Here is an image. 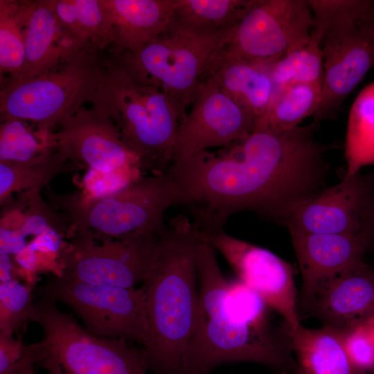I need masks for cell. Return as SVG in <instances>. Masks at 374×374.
<instances>
[{"label": "cell", "instance_id": "cell-15", "mask_svg": "<svg viewBox=\"0 0 374 374\" xmlns=\"http://www.w3.org/2000/svg\"><path fill=\"white\" fill-rule=\"evenodd\" d=\"M373 193V175H345L339 184L301 204L283 224L290 232L359 234Z\"/></svg>", "mask_w": 374, "mask_h": 374}, {"label": "cell", "instance_id": "cell-27", "mask_svg": "<svg viewBox=\"0 0 374 374\" xmlns=\"http://www.w3.org/2000/svg\"><path fill=\"white\" fill-rule=\"evenodd\" d=\"M345 175L374 165V81L358 94L350 109L346 141Z\"/></svg>", "mask_w": 374, "mask_h": 374}, {"label": "cell", "instance_id": "cell-16", "mask_svg": "<svg viewBox=\"0 0 374 374\" xmlns=\"http://www.w3.org/2000/svg\"><path fill=\"white\" fill-rule=\"evenodd\" d=\"M53 136L56 149L80 169L107 174L130 167L140 168L138 158L115 127L93 108L81 109L62 123Z\"/></svg>", "mask_w": 374, "mask_h": 374}, {"label": "cell", "instance_id": "cell-25", "mask_svg": "<svg viewBox=\"0 0 374 374\" xmlns=\"http://www.w3.org/2000/svg\"><path fill=\"white\" fill-rule=\"evenodd\" d=\"M253 0H176L171 25L198 33L231 29Z\"/></svg>", "mask_w": 374, "mask_h": 374}, {"label": "cell", "instance_id": "cell-13", "mask_svg": "<svg viewBox=\"0 0 374 374\" xmlns=\"http://www.w3.org/2000/svg\"><path fill=\"white\" fill-rule=\"evenodd\" d=\"M324 74L314 121L336 118L347 96L374 66V27L361 23L330 30L321 43Z\"/></svg>", "mask_w": 374, "mask_h": 374}, {"label": "cell", "instance_id": "cell-30", "mask_svg": "<svg viewBox=\"0 0 374 374\" xmlns=\"http://www.w3.org/2000/svg\"><path fill=\"white\" fill-rule=\"evenodd\" d=\"M1 120L0 161H25L55 148L53 131L34 130L16 118Z\"/></svg>", "mask_w": 374, "mask_h": 374}, {"label": "cell", "instance_id": "cell-36", "mask_svg": "<svg viewBox=\"0 0 374 374\" xmlns=\"http://www.w3.org/2000/svg\"><path fill=\"white\" fill-rule=\"evenodd\" d=\"M362 233L368 239L370 246L374 244V193L364 214Z\"/></svg>", "mask_w": 374, "mask_h": 374}, {"label": "cell", "instance_id": "cell-33", "mask_svg": "<svg viewBox=\"0 0 374 374\" xmlns=\"http://www.w3.org/2000/svg\"><path fill=\"white\" fill-rule=\"evenodd\" d=\"M226 303L231 312L240 321L258 328H269L268 305L258 294L240 279L229 281Z\"/></svg>", "mask_w": 374, "mask_h": 374}, {"label": "cell", "instance_id": "cell-10", "mask_svg": "<svg viewBox=\"0 0 374 374\" xmlns=\"http://www.w3.org/2000/svg\"><path fill=\"white\" fill-rule=\"evenodd\" d=\"M35 294L70 308L93 335L123 338L141 348L147 343L145 294L141 287L94 285L54 274L36 288Z\"/></svg>", "mask_w": 374, "mask_h": 374}, {"label": "cell", "instance_id": "cell-23", "mask_svg": "<svg viewBox=\"0 0 374 374\" xmlns=\"http://www.w3.org/2000/svg\"><path fill=\"white\" fill-rule=\"evenodd\" d=\"M80 169L56 148L25 161H0V200L25 190L39 193L58 175Z\"/></svg>", "mask_w": 374, "mask_h": 374}, {"label": "cell", "instance_id": "cell-12", "mask_svg": "<svg viewBox=\"0 0 374 374\" xmlns=\"http://www.w3.org/2000/svg\"><path fill=\"white\" fill-rule=\"evenodd\" d=\"M194 229L201 242L222 254L238 279L283 317L288 336L292 335L301 323L290 264L265 248L229 235L224 228Z\"/></svg>", "mask_w": 374, "mask_h": 374}, {"label": "cell", "instance_id": "cell-28", "mask_svg": "<svg viewBox=\"0 0 374 374\" xmlns=\"http://www.w3.org/2000/svg\"><path fill=\"white\" fill-rule=\"evenodd\" d=\"M33 1L0 0V73L6 80L21 72L25 58V30Z\"/></svg>", "mask_w": 374, "mask_h": 374}, {"label": "cell", "instance_id": "cell-20", "mask_svg": "<svg viewBox=\"0 0 374 374\" xmlns=\"http://www.w3.org/2000/svg\"><path fill=\"white\" fill-rule=\"evenodd\" d=\"M112 26L113 55L139 49L170 24L176 0H99Z\"/></svg>", "mask_w": 374, "mask_h": 374}, {"label": "cell", "instance_id": "cell-11", "mask_svg": "<svg viewBox=\"0 0 374 374\" xmlns=\"http://www.w3.org/2000/svg\"><path fill=\"white\" fill-rule=\"evenodd\" d=\"M312 28L308 0H253L208 66L232 60L273 62L309 40Z\"/></svg>", "mask_w": 374, "mask_h": 374}, {"label": "cell", "instance_id": "cell-4", "mask_svg": "<svg viewBox=\"0 0 374 374\" xmlns=\"http://www.w3.org/2000/svg\"><path fill=\"white\" fill-rule=\"evenodd\" d=\"M91 103L115 127L141 170L152 175L167 172L175 158L181 116L165 93L137 82L113 55L102 60Z\"/></svg>", "mask_w": 374, "mask_h": 374}, {"label": "cell", "instance_id": "cell-32", "mask_svg": "<svg viewBox=\"0 0 374 374\" xmlns=\"http://www.w3.org/2000/svg\"><path fill=\"white\" fill-rule=\"evenodd\" d=\"M30 286L12 279L0 283V333L12 335L30 320L34 303Z\"/></svg>", "mask_w": 374, "mask_h": 374}, {"label": "cell", "instance_id": "cell-9", "mask_svg": "<svg viewBox=\"0 0 374 374\" xmlns=\"http://www.w3.org/2000/svg\"><path fill=\"white\" fill-rule=\"evenodd\" d=\"M166 227L140 229L98 244L89 231L72 229L61 259L62 274L90 284L135 287L149 274Z\"/></svg>", "mask_w": 374, "mask_h": 374}, {"label": "cell", "instance_id": "cell-37", "mask_svg": "<svg viewBox=\"0 0 374 374\" xmlns=\"http://www.w3.org/2000/svg\"><path fill=\"white\" fill-rule=\"evenodd\" d=\"M9 374H36L35 364L27 347L26 355Z\"/></svg>", "mask_w": 374, "mask_h": 374}, {"label": "cell", "instance_id": "cell-3", "mask_svg": "<svg viewBox=\"0 0 374 374\" xmlns=\"http://www.w3.org/2000/svg\"><path fill=\"white\" fill-rule=\"evenodd\" d=\"M216 251L201 242L197 256L199 308L182 362L181 374H208L228 363L253 362L274 368L292 365L286 343L269 328L238 319L226 303L229 280Z\"/></svg>", "mask_w": 374, "mask_h": 374}, {"label": "cell", "instance_id": "cell-18", "mask_svg": "<svg viewBox=\"0 0 374 374\" xmlns=\"http://www.w3.org/2000/svg\"><path fill=\"white\" fill-rule=\"evenodd\" d=\"M84 52L91 51L61 23L53 1H33L25 30L24 66L15 78L6 81L33 77L60 66Z\"/></svg>", "mask_w": 374, "mask_h": 374}, {"label": "cell", "instance_id": "cell-22", "mask_svg": "<svg viewBox=\"0 0 374 374\" xmlns=\"http://www.w3.org/2000/svg\"><path fill=\"white\" fill-rule=\"evenodd\" d=\"M297 359L299 374H364L350 362L342 331L324 326L309 329L301 325L289 337Z\"/></svg>", "mask_w": 374, "mask_h": 374}, {"label": "cell", "instance_id": "cell-26", "mask_svg": "<svg viewBox=\"0 0 374 374\" xmlns=\"http://www.w3.org/2000/svg\"><path fill=\"white\" fill-rule=\"evenodd\" d=\"M323 82L293 83L278 89L265 114L255 127L274 130L292 128L314 115L321 100Z\"/></svg>", "mask_w": 374, "mask_h": 374}, {"label": "cell", "instance_id": "cell-7", "mask_svg": "<svg viewBox=\"0 0 374 374\" xmlns=\"http://www.w3.org/2000/svg\"><path fill=\"white\" fill-rule=\"evenodd\" d=\"M177 189L168 172L141 177L127 186L100 195L55 197L72 229L94 238H116L144 229H164V214L177 206Z\"/></svg>", "mask_w": 374, "mask_h": 374}, {"label": "cell", "instance_id": "cell-19", "mask_svg": "<svg viewBox=\"0 0 374 374\" xmlns=\"http://www.w3.org/2000/svg\"><path fill=\"white\" fill-rule=\"evenodd\" d=\"M325 326L344 331L374 315V270L357 265L330 281L309 305Z\"/></svg>", "mask_w": 374, "mask_h": 374}, {"label": "cell", "instance_id": "cell-38", "mask_svg": "<svg viewBox=\"0 0 374 374\" xmlns=\"http://www.w3.org/2000/svg\"><path fill=\"white\" fill-rule=\"evenodd\" d=\"M12 279L11 263L8 254L1 252V282H6Z\"/></svg>", "mask_w": 374, "mask_h": 374}, {"label": "cell", "instance_id": "cell-29", "mask_svg": "<svg viewBox=\"0 0 374 374\" xmlns=\"http://www.w3.org/2000/svg\"><path fill=\"white\" fill-rule=\"evenodd\" d=\"M269 64L278 89L293 83L323 82V51L321 44L311 36L306 42Z\"/></svg>", "mask_w": 374, "mask_h": 374}, {"label": "cell", "instance_id": "cell-31", "mask_svg": "<svg viewBox=\"0 0 374 374\" xmlns=\"http://www.w3.org/2000/svg\"><path fill=\"white\" fill-rule=\"evenodd\" d=\"M312 12L311 37L321 44L331 29L358 23L374 3L371 0H308Z\"/></svg>", "mask_w": 374, "mask_h": 374}, {"label": "cell", "instance_id": "cell-1", "mask_svg": "<svg viewBox=\"0 0 374 374\" xmlns=\"http://www.w3.org/2000/svg\"><path fill=\"white\" fill-rule=\"evenodd\" d=\"M319 124L274 130L255 127L220 155L202 151L176 157L167 172L196 229L224 228L251 211L280 224L325 188L332 145L315 140Z\"/></svg>", "mask_w": 374, "mask_h": 374}, {"label": "cell", "instance_id": "cell-39", "mask_svg": "<svg viewBox=\"0 0 374 374\" xmlns=\"http://www.w3.org/2000/svg\"><path fill=\"white\" fill-rule=\"evenodd\" d=\"M358 23L364 24L374 27V3L370 8L369 10Z\"/></svg>", "mask_w": 374, "mask_h": 374}, {"label": "cell", "instance_id": "cell-8", "mask_svg": "<svg viewBox=\"0 0 374 374\" xmlns=\"http://www.w3.org/2000/svg\"><path fill=\"white\" fill-rule=\"evenodd\" d=\"M102 60L98 53L84 52L33 77L4 82L0 91L1 119L16 118L52 131L91 103Z\"/></svg>", "mask_w": 374, "mask_h": 374}, {"label": "cell", "instance_id": "cell-41", "mask_svg": "<svg viewBox=\"0 0 374 374\" xmlns=\"http://www.w3.org/2000/svg\"><path fill=\"white\" fill-rule=\"evenodd\" d=\"M373 270H374V268H373Z\"/></svg>", "mask_w": 374, "mask_h": 374}, {"label": "cell", "instance_id": "cell-17", "mask_svg": "<svg viewBox=\"0 0 374 374\" xmlns=\"http://www.w3.org/2000/svg\"><path fill=\"white\" fill-rule=\"evenodd\" d=\"M290 233L302 276L303 299L308 305L330 281L364 262V255L370 247L362 232Z\"/></svg>", "mask_w": 374, "mask_h": 374}, {"label": "cell", "instance_id": "cell-21", "mask_svg": "<svg viewBox=\"0 0 374 374\" xmlns=\"http://www.w3.org/2000/svg\"><path fill=\"white\" fill-rule=\"evenodd\" d=\"M203 79L217 87L255 123L265 114L278 90L269 63L242 60L217 62L207 67Z\"/></svg>", "mask_w": 374, "mask_h": 374}, {"label": "cell", "instance_id": "cell-14", "mask_svg": "<svg viewBox=\"0 0 374 374\" xmlns=\"http://www.w3.org/2000/svg\"><path fill=\"white\" fill-rule=\"evenodd\" d=\"M191 106L177 132L174 159L242 141L254 130L255 119L206 79Z\"/></svg>", "mask_w": 374, "mask_h": 374}, {"label": "cell", "instance_id": "cell-34", "mask_svg": "<svg viewBox=\"0 0 374 374\" xmlns=\"http://www.w3.org/2000/svg\"><path fill=\"white\" fill-rule=\"evenodd\" d=\"M343 332L344 344L353 366L365 373L374 368V332L364 321Z\"/></svg>", "mask_w": 374, "mask_h": 374}, {"label": "cell", "instance_id": "cell-5", "mask_svg": "<svg viewBox=\"0 0 374 374\" xmlns=\"http://www.w3.org/2000/svg\"><path fill=\"white\" fill-rule=\"evenodd\" d=\"M30 321L41 327L42 339L27 348L46 374H147L142 348L123 338L91 334L52 299L35 300Z\"/></svg>", "mask_w": 374, "mask_h": 374}, {"label": "cell", "instance_id": "cell-24", "mask_svg": "<svg viewBox=\"0 0 374 374\" xmlns=\"http://www.w3.org/2000/svg\"><path fill=\"white\" fill-rule=\"evenodd\" d=\"M61 23L89 51L112 46L114 35L99 0H53Z\"/></svg>", "mask_w": 374, "mask_h": 374}, {"label": "cell", "instance_id": "cell-2", "mask_svg": "<svg viewBox=\"0 0 374 374\" xmlns=\"http://www.w3.org/2000/svg\"><path fill=\"white\" fill-rule=\"evenodd\" d=\"M200 243L190 217L178 214L170 218L143 282L148 332L142 350L148 370L156 374H181L199 313Z\"/></svg>", "mask_w": 374, "mask_h": 374}, {"label": "cell", "instance_id": "cell-35", "mask_svg": "<svg viewBox=\"0 0 374 374\" xmlns=\"http://www.w3.org/2000/svg\"><path fill=\"white\" fill-rule=\"evenodd\" d=\"M26 354L21 338L0 333V374H9Z\"/></svg>", "mask_w": 374, "mask_h": 374}, {"label": "cell", "instance_id": "cell-6", "mask_svg": "<svg viewBox=\"0 0 374 374\" xmlns=\"http://www.w3.org/2000/svg\"><path fill=\"white\" fill-rule=\"evenodd\" d=\"M233 28L198 33L170 24L139 49L114 56L137 82L165 93L177 107L182 121L208 65Z\"/></svg>", "mask_w": 374, "mask_h": 374}, {"label": "cell", "instance_id": "cell-40", "mask_svg": "<svg viewBox=\"0 0 374 374\" xmlns=\"http://www.w3.org/2000/svg\"><path fill=\"white\" fill-rule=\"evenodd\" d=\"M374 332V315L365 321Z\"/></svg>", "mask_w": 374, "mask_h": 374}]
</instances>
